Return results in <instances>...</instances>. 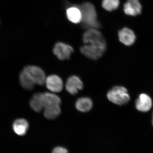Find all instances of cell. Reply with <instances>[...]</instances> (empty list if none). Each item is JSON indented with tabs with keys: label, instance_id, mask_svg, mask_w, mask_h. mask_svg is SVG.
I'll return each instance as SVG.
<instances>
[{
	"label": "cell",
	"instance_id": "obj_3",
	"mask_svg": "<svg viewBox=\"0 0 153 153\" xmlns=\"http://www.w3.org/2000/svg\"><path fill=\"white\" fill-rule=\"evenodd\" d=\"M107 97L109 101L119 105L127 104L130 100L128 90L126 88L121 86L113 87L108 91Z\"/></svg>",
	"mask_w": 153,
	"mask_h": 153
},
{
	"label": "cell",
	"instance_id": "obj_5",
	"mask_svg": "<svg viewBox=\"0 0 153 153\" xmlns=\"http://www.w3.org/2000/svg\"><path fill=\"white\" fill-rule=\"evenodd\" d=\"M54 55L60 60H68L74 52V49L68 44L58 42L55 44L53 49Z\"/></svg>",
	"mask_w": 153,
	"mask_h": 153
},
{
	"label": "cell",
	"instance_id": "obj_1",
	"mask_svg": "<svg viewBox=\"0 0 153 153\" xmlns=\"http://www.w3.org/2000/svg\"><path fill=\"white\" fill-rule=\"evenodd\" d=\"M83 26L87 28H98L100 24L97 20L94 6L90 3L82 4L80 7Z\"/></svg>",
	"mask_w": 153,
	"mask_h": 153
},
{
	"label": "cell",
	"instance_id": "obj_6",
	"mask_svg": "<svg viewBox=\"0 0 153 153\" xmlns=\"http://www.w3.org/2000/svg\"><path fill=\"white\" fill-rule=\"evenodd\" d=\"M65 87L68 93L74 95L78 93L79 91L82 90L83 88V82L79 76L72 75L67 79Z\"/></svg>",
	"mask_w": 153,
	"mask_h": 153
},
{
	"label": "cell",
	"instance_id": "obj_4",
	"mask_svg": "<svg viewBox=\"0 0 153 153\" xmlns=\"http://www.w3.org/2000/svg\"><path fill=\"white\" fill-rule=\"evenodd\" d=\"M33 80L35 84L42 85L45 83L46 77L45 72L38 66H29L24 68Z\"/></svg>",
	"mask_w": 153,
	"mask_h": 153
},
{
	"label": "cell",
	"instance_id": "obj_14",
	"mask_svg": "<svg viewBox=\"0 0 153 153\" xmlns=\"http://www.w3.org/2000/svg\"><path fill=\"white\" fill-rule=\"evenodd\" d=\"M29 123L25 119H19L14 121L13 127L14 132L19 136H24L29 128Z\"/></svg>",
	"mask_w": 153,
	"mask_h": 153
},
{
	"label": "cell",
	"instance_id": "obj_7",
	"mask_svg": "<svg viewBox=\"0 0 153 153\" xmlns=\"http://www.w3.org/2000/svg\"><path fill=\"white\" fill-rule=\"evenodd\" d=\"M45 83L47 88L53 93H59L63 90V81L58 75H49L46 78Z\"/></svg>",
	"mask_w": 153,
	"mask_h": 153
},
{
	"label": "cell",
	"instance_id": "obj_20",
	"mask_svg": "<svg viewBox=\"0 0 153 153\" xmlns=\"http://www.w3.org/2000/svg\"><path fill=\"white\" fill-rule=\"evenodd\" d=\"M52 153H68V151L65 148L57 147L54 149Z\"/></svg>",
	"mask_w": 153,
	"mask_h": 153
},
{
	"label": "cell",
	"instance_id": "obj_11",
	"mask_svg": "<svg viewBox=\"0 0 153 153\" xmlns=\"http://www.w3.org/2000/svg\"><path fill=\"white\" fill-rule=\"evenodd\" d=\"M82 40L85 44H88L100 42L105 40L100 32L94 29H90L84 33Z\"/></svg>",
	"mask_w": 153,
	"mask_h": 153
},
{
	"label": "cell",
	"instance_id": "obj_15",
	"mask_svg": "<svg viewBox=\"0 0 153 153\" xmlns=\"http://www.w3.org/2000/svg\"><path fill=\"white\" fill-rule=\"evenodd\" d=\"M66 15L68 20L74 24H77L82 20L81 10L76 7H71L67 9Z\"/></svg>",
	"mask_w": 153,
	"mask_h": 153
},
{
	"label": "cell",
	"instance_id": "obj_13",
	"mask_svg": "<svg viewBox=\"0 0 153 153\" xmlns=\"http://www.w3.org/2000/svg\"><path fill=\"white\" fill-rule=\"evenodd\" d=\"M92 107L93 102L89 97H80L77 100L75 103V107L80 112H88L92 109Z\"/></svg>",
	"mask_w": 153,
	"mask_h": 153
},
{
	"label": "cell",
	"instance_id": "obj_16",
	"mask_svg": "<svg viewBox=\"0 0 153 153\" xmlns=\"http://www.w3.org/2000/svg\"><path fill=\"white\" fill-rule=\"evenodd\" d=\"M19 80L22 87L27 90L33 89L35 84L27 72L24 69L20 74Z\"/></svg>",
	"mask_w": 153,
	"mask_h": 153
},
{
	"label": "cell",
	"instance_id": "obj_12",
	"mask_svg": "<svg viewBox=\"0 0 153 153\" xmlns=\"http://www.w3.org/2000/svg\"><path fill=\"white\" fill-rule=\"evenodd\" d=\"M41 98L44 108L52 105H60L61 103L60 97L54 93L50 92L41 93Z\"/></svg>",
	"mask_w": 153,
	"mask_h": 153
},
{
	"label": "cell",
	"instance_id": "obj_10",
	"mask_svg": "<svg viewBox=\"0 0 153 153\" xmlns=\"http://www.w3.org/2000/svg\"><path fill=\"white\" fill-rule=\"evenodd\" d=\"M118 36L120 41L128 46L134 44L136 38L133 31L127 28H124L121 30L119 32Z\"/></svg>",
	"mask_w": 153,
	"mask_h": 153
},
{
	"label": "cell",
	"instance_id": "obj_2",
	"mask_svg": "<svg viewBox=\"0 0 153 153\" xmlns=\"http://www.w3.org/2000/svg\"><path fill=\"white\" fill-rule=\"evenodd\" d=\"M106 49V42L104 40L96 43L85 44L80 48V50L81 53L88 58L96 60L104 55Z\"/></svg>",
	"mask_w": 153,
	"mask_h": 153
},
{
	"label": "cell",
	"instance_id": "obj_9",
	"mask_svg": "<svg viewBox=\"0 0 153 153\" xmlns=\"http://www.w3.org/2000/svg\"><path fill=\"white\" fill-rule=\"evenodd\" d=\"M152 106V99L147 94H142L139 96L136 101V107L142 112H147Z\"/></svg>",
	"mask_w": 153,
	"mask_h": 153
},
{
	"label": "cell",
	"instance_id": "obj_18",
	"mask_svg": "<svg viewBox=\"0 0 153 153\" xmlns=\"http://www.w3.org/2000/svg\"><path fill=\"white\" fill-rule=\"evenodd\" d=\"M30 105L31 108L37 112H40L43 109L44 107L42 103L41 93L34 94L30 100Z\"/></svg>",
	"mask_w": 153,
	"mask_h": 153
},
{
	"label": "cell",
	"instance_id": "obj_21",
	"mask_svg": "<svg viewBox=\"0 0 153 153\" xmlns=\"http://www.w3.org/2000/svg\"></svg>",
	"mask_w": 153,
	"mask_h": 153
},
{
	"label": "cell",
	"instance_id": "obj_19",
	"mask_svg": "<svg viewBox=\"0 0 153 153\" xmlns=\"http://www.w3.org/2000/svg\"><path fill=\"white\" fill-rule=\"evenodd\" d=\"M119 5V0H103L102 7L108 11H113L116 10Z\"/></svg>",
	"mask_w": 153,
	"mask_h": 153
},
{
	"label": "cell",
	"instance_id": "obj_17",
	"mask_svg": "<svg viewBox=\"0 0 153 153\" xmlns=\"http://www.w3.org/2000/svg\"><path fill=\"white\" fill-rule=\"evenodd\" d=\"M44 108V116L48 119H55L61 113V108L59 105L47 107Z\"/></svg>",
	"mask_w": 153,
	"mask_h": 153
},
{
	"label": "cell",
	"instance_id": "obj_8",
	"mask_svg": "<svg viewBox=\"0 0 153 153\" xmlns=\"http://www.w3.org/2000/svg\"><path fill=\"white\" fill-rule=\"evenodd\" d=\"M142 7L139 0H128L124 6L125 13L128 16H135L141 13Z\"/></svg>",
	"mask_w": 153,
	"mask_h": 153
}]
</instances>
